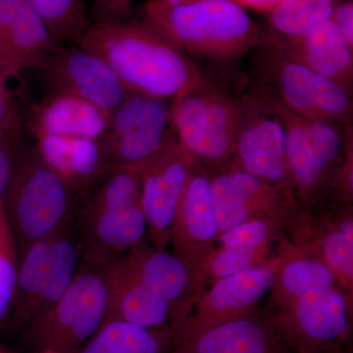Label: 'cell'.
Listing matches in <instances>:
<instances>
[{
  "mask_svg": "<svg viewBox=\"0 0 353 353\" xmlns=\"http://www.w3.org/2000/svg\"><path fill=\"white\" fill-rule=\"evenodd\" d=\"M79 46L108 62L132 94L175 99L194 83L180 48L150 24L97 23Z\"/></svg>",
  "mask_w": 353,
  "mask_h": 353,
  "instance_id": "6da1fadb",
  "label": "cell"
},
{
  "mask_svg": "<svg viewBox=\"0 0 353 353\" xmlns=\"http://www.w3.org/2000/svg\"><path fill=\"white\" fill-rule=\"evenodd\" d=\"M77 194L39 157L36 146L23 143L4 196L19 259L38 241L57 231L76 206Z\"/></svg>",
  "mask_w": 353,
  "mask_h": 353,
  "instance_id": "7a4b0ae2",
  "label": "cell"
},
{
  "mask_svg": "<svg viewBox=\"0 0 353 353\" xmlns=\"http://www.w3.org/2000/svg\"><path fill=\"white\" fill-rule=\"evenodd\" d=\"M281 110L287 127V158L294 197L313 217L331 205L350 150L333 123Z\"/></svg>",
  "mask_w": 353,
  "mask_h": 353,
  "instance_id": "3957f363",
  "label": "cell"
},
{
  "mask_svg": "<svg viewBox=\"0 0 353 353\" xmlns=\"http://www.w3.org/2000/svg\"><path fill=\"white\" fill-rule=\"evenodd\" d=\"M148 23L175 46L190 50L227 52L248 46L256 27L234 0H199L174 4L150 0Z\"/></svg>",
  "mask_w": 353,
  "mask_h": 353,
  "instance_id": "277c9868",
  "label": "cell"
},
{
  "mask_svg": "<svg viewBox=\"0 0 353 353\" xmlns=\"http://www.w3.org/2000/svg\"><path fill=\"white\" fill-rule=\"evenodd\" d=\"M106 305L104 267L83 261L63 296L28 325L23 340L38 352L75 353L101 326Z\"/></svg>",
  "mask_w": 353,
  "mask_h": 353,
  "instance_id": "5b68a950",
  "label": "cell"
},
{
  "mask_svg": "<svg viewBox=\"0 0 353 353\" xmlns=\"http://www.w3.org/2000/svg\"><path fill=\"white\" fill-rule=\"evenodd\" d=\"M211 194L218 232L253 220L282 222L294 245H303L312 233V217L292 196L256 176L227 168L211 176Z\"/></svg>",
  "mask_w": 353,
  "mask_h": 353,
  "instance_id": "8992f818",
  "label": "cell"
},
{
  "mask_svg": "<svg viewBox=\"0 0 353 353\" xmlns=\"http://www.w3.org/2000/svg\"><path fill=\"white\" fill-rule=\"evenodd\" d=\"M238 121L239 106L194 83L172 102L179 143L192 160L213 173L233 161Z\"/></svg>",
  "mask_w": 353,
  "mask_h": 353,
  "instance_id": "52a82bcc",
  "label": "cell"
},
{
  "mask_svg": "<svg viewBox=\"0 0 353 353\" xmlns=\"http://www.w3.org/2000/svg\"><path fill=\"white\" fill-rule=\"evenodd\" d=\"M279 340L299 353H338L352 331V296L338 285L315 290L267 313Z\"/></svg>",
  "mask_w": 353,
  "mask_h": 353,
  "instance_id": "ba28073f",
  "label": "cell"
},
{
  "mask_svg": "<svg viewBox=\"0 0 353 353\" xmlns=\"http://www.w3.org/2000/svg\"><path fill=\"white\" fill-rule=\"evenodd\" d=\"M292 245V241H287L266 263L210 283L189 314L172 323L171 347L219 325L254 314L260 301L270 292L279 267Z\"/></svg>",
  "mask_w": 353,
  "mask_h": 353,
  "instance_id": "9c48e42d",
  "label": "cell"
},
{
  "mask_svg": "<svg viewBox=\"0 0 353 353\" xmlns=\"http://www.w3.org/2000/svg\"><path fill=\"white\" fill-rule=\"evenodd\" d=\"M168 99L132 94L112 111L99 139L106 171L136 166L176 138Z\"/></svg>",
  "mask_w": 353,
  "mask_h": 353,
  "instance_id": "30bf717a",
  "label": "cell"
},
{
  "mask_svg": "<svg viewBox=\"0 0 353 353\" xmlns=\"http://www.w3.org/2000/svg\"><path fill=\"white\" fill-rule=\"evenodd\" d=\"M248 101L239 106L236 150L227 168L256 176L296 199L288 165L287 127L282 112L265 101Z\"/></svg>",
  "mask_w": 353,
  "mask_h": 353,
  "instance_id": "8fae6325",
  "label": "cell"
},
{
  "mask_svg": "<svg viewBox=\"0 0 353 353\" xmlns=\"http://www.w3.org/2000/svg\"><path fill=\"white\" fill-rule=\"evenodd\" d=\"M192 159L174 138L150 159L134 169L141 180V205L148 239L157 250H166L176 208L187 185Z\"/></svg>",
  "mask_w": 353,
  "mask_h": 353,
  "instance_id": "7c38bea8",
  "label": "cell"
},
{
  "mask_svg": "<svg viewBox=\"0 0 353 353\" xmlns=\"http://www.w3.org/2000/svg\"><path fill=\"white\" fill-rule=\"evenodd\" d=\"M37 71L48 92L80 97L109 113L132 95L108 62L80 46H60Z\"/></svg>",
  "mask_w": 353,
  "mask_h": 353,
  "instance_id": "4fadbf2b",
  "label": "cell"
},
{
  "mask_svg": "<svg viewBox=\"0 0 353 353\" xmlns=\"http://www.w3.org/2000/svg\"><path fill=\"white\" fill-rule=\"evenodd\" d=\"M118 260L153 294L176 309V320L189 314L209 285L201 267L175 253L157 250L146 240Z\"/></svg>",
  "mask_w": 353,
  "mask_h": 353,
  "instance_id": "5bb4252c",
  "label": "cell"
},
{
  "mask_svg": "<svg viewBox=\"0 0 353 353\" xmlns=\"http://www.w3.org/2000/svg\"><path fill=\"white\" fill-rule=\"evenodd\" d=\"M77 206V205H76ZM75 219L83 261L104 267L146 240L141 203L102 209L80 208Z\"/></svg>",
  "mask_w": 353,
  "mask_h": 353,
  "instance_id": "9a60e30c",
  "label": "cell"
},
{
  "mask_svg": "<svg viewBox=\"0 0 353 353\" xmlns=\"http://www.w3.org/2000/svg\"><path fill=\"white\" fill-rule=\"evenodd\" d=\"M211 176L212 172L192 160L171 229L174 253L199 267L215 248L219 236L211 194Z\"/></svg>",
  "mask_w": 353,
  "mask_h": 353,
  "instance_id": "2e32d148",
  "label": "cell"
},
{
  "mask_svg": "<svg viewBox=\"0 0 353 353\" xmlns=\"http://www.w3.org/2000/svg\"><path fill=\"white\" fill-rule=\"evenodd\" d=\"M289 240L287 228L280 221H250L220 234L201 268L210 284L266 263Z\"/></svg>",
  "mask_w": 353,
  "mask_h": 353,
  "instance_id": "e0dca14e",
  "label": "cell"
},
{
  "mask_svg": "<svg viewBox=\"0 0 353 353\" xmlns=\"http://www.w3.org/2000/svg\"><path fill=\"white\" fill-rule=\"evenodd\" d=\"M275 83L283 108L301 117L334 123L350 112V99L343 85L299 60H282L276 67Z\"/></svg>",
  "mask_w": 353,
  "mask_h": 353,
  "instance_id": "ac0fdd59",
  "label": "cell"
},
{
  "mask_svg": "<svg viewBox=\"0 0 353 353\" xmlns=\"http://www.w3.org/2000/svg\"><path fill=\"white\" fill-rule=\"evenodd\" d=\"M59 46L24 0H0V68L11 78L37 71Z\"/></svg>",
  "mask_w": 353,
  "mask_h": 353,
  "instance_id": "d6986e66",
  "label": "cell"
},
{
  "mask_svg": "<svg viewBox=\"0 0 353 353\" xmlns=\"http://www.w3.org/2000/svg\"><path fill=\"white\" fill-rule=\"evenodd\" d=\"M108 282V305L102 324L124 322L145 329L170 326L179 312L153 294L119 260L104 266Z\"/></svg>",
  "mask_w": 353,
  "mask_h": 353,
  "instance_id": "ffe728a7",
  "label": "cell"
},
{
  "mask_svg": "<svg viewBox=\"0 0 353 353\" xmlns=\"http://www.w3.org/2000/svg\"><path fill=\"white\" fill-rule=\"evenodd\" d=\"M110 114L80 97L48 92L32 109L29 129L34 138L60 136L99 139L108 130Z\"/></svg>",
  "mask_w": 353,
  "mask_h": 353,
  "instance_id": "44dd1931",
  "label": "cell"
},
{
  "mask_svg": "<svg viewBox=\"0 0 353 353\" xmlns=\"http://www.w3.org/2000/svg\"><path fill=\"white\" fill-rule=\"evenodd\" d=\"M166 353H285V347L268 314H253L208 330Z\"/></svg>",
  "mask_w": 353,
  "mask_h": 353,
  "instance_id": "7402d4cb",
  "label": "cell"
},
{
  "mask_svg": "<svg viewBox=\"0 0 353 353\" xmlns=\"http://www.w3.org/2000/svg\"><path fill=\"white\" fill-rule=\"evenodd\" d=\"M307 245L329 267L341 290L353 294L352 205L325 209L313 216Z\"/></svg>",
  "mask_w": 353,
  "mask_h": 353,
  "instance_id": "603a6c76",
  "label": "cell"
},
{
  "mask_svg": "<svg viewBox=\"0 0 353 353\" xmlns=\"http://www.w3.org/2000/svg\"><path fill=\"white\" fill-rule=\"evenodd\" d=\"M36 139L39 157L76 194L87 190L106 171L99 139L60 136Z\"/></svg>",
  "mask_w": 353,
  "mask_h": 353,
  "instance_id": "cb8c5ba5",
  "label": "cell"
},
{
  "mask_svg": "<svg viewBox=\"0 0 353 353\" xmlns=\"http://www.w3.org/2000/svg\"><path fill=\"white\" fill-rule=\"evenodd\" d=\"M336 285V279L329 267L307 243H292L269 292V308L280 307L308 292Z\"/></svg>",
  "mask_w": 353,
  "mask_h": 353,
  "instance_id": "d4e9b609",
  "label": "cell"
},
{
  "mask_svg": "<svg viewBox=\"0 0 353 353\" xmlns=\"http://www.w3.org/2000/svg\"><path fill=\"white\" fill-rule=\"evenodd\" d=\"M173 338L172 325L150 330L129 323L108 322L75 353H166Z\"/></svg>",
  "mask_w": 353,
  "mask_h": 353,
  "instance_id": "484cf974",
  "label": "cell"
},
{
  "mask_svg": "<svg viewBox=\"0 0 353 353\" xmlns=\"http://www.w3.org/2000/svg\"><path fill=\"white\" fill-rule=\"evenodd\" d=\"M301 44L303 63L320 75L341 83L352 69V46L332 20L323 23Z\"/></svg>",
  "mask_w": 353,
  "mask_h": 353,
  "instance_id": "4316f807",
  "label": "cell"
},
{
  "mask_svg": "<svg viewBox=\"0 0 353 353\" xmlns=\"http://www.w3.org/2000/svg\"><path fill=\"white\" fill-rule=\"evenodd\" d=\"M54 233L32 245L20 259L10 311L21 325L28 326L36 315L37 301L43 285Z\"/></svg>",
  "mask_w": 353,
  "mask_h": 353,
  "instance_id": "83f0119b",
  "label": "cell"
},
{
  "mask_svg": "<svg viewBox=\"0 0 353 353\" xmlns=\"http://www.w3.org/2000/svg\"><path fill=\"white\" fill-rule=\"evenodd\" d=\"M34 11L58 43L79 46L90 30L83 0H24Z\"/></svg>",
  "mask_w": 353,
  "mask_h": 353,
  "instance_id": "f1b7e54d",
  "label": "cell"
},
{
  "mask_svg": "<svg viewBox=\"0 0 353 353\" xmlns=\"http://www.w3.org/2000/svg\"><path fill=\"white\" fill-rule=\"evenodd\" d=\"M338 0H290L270 11L273 27L290 39H301L332 19Z\"/></svg>",
  "mask_w": 353,
  "mask_h": 353,
  "instance_id": "f546056e",
  "label": "cell"
},
{
  "mask_svg": "<svg viewBox=\"0 0 353 353\" xmlns=\"http://www.w3.org/2000/svg\"><path fill=\"white\" fill-rule=\"evenodd\" d=\"M19 253L7 218L4 199L0 201V324L11 309L18 270Z\"/></svg>",
  "mask_w": 353,
  "mask_h": 353,
  "instance_id": "4dcf8cb0",
  "label": "cell"
},
{
  "mask_svg": "<svg viewBox=\"0 0 353 353\" xmlns=\"http://www.w3.org/2000/svg\"><path fill=\"white\" fill-rule=\"evenodd\" d=\"M23 143L22 125L0 132V201L4 199L8 189Z\"/></svg>",
  "mask_w": 353,
  "mask_h": 353,
  "instance_id": "1f68e13d",
  "label": "cell"
},
{
  "mask_svg": "<svg viewBox=\"0 0 353 353\" xmlns=\"http://www.w3.org/2000/svg\"><path fill=\"white\" fill-rule=\"evenodd\" d=\"M11 77L0 68V132L22 125L17 103L8 82Z\"/></svg>",
  "mask_w": 353,
  "mask_h": 353,
  "instance_id": "d6a6232c",
  "label": "cell"
},
{
  "mask_svg": "<svg viewBox=\"0 0 353 353\" xmlns=\"http://www.w3.org/2000/svg\"><path fill=\"white\" fill-rule=\"evenodd\" d=\"M331 20L347 39L348 43L353 46V3L352 0L336 6Z\"/></svg>",
  "mask_w": 353,
  "mask_h": 353,
  "instance_id": "836d02e7",
  "label": "cell"
},
{
  "mask_svg": "<svg viewBox=\"0 0 353 353\" xmlns=\"http://www.w3.org/2000/svg\"><path fill=\"white\" fill-rule=\"evenodd\" d=\"M241 6L252 7L259 10L271 11L290 0H234Z\"/></svg>",
  "mask_w": 353,
  "mask_h": 353,
  "instance_id": "e575fe53",
  "label": "cell"
},
{
  "mask_svg": "<svg viewBox=\"0 0 353 353\" xmlns=\"http://www.w3.org/2000/svg\"><path fill=\"white\" fill-rule=\"evenodd\" d=\"M157 1L169 2V3L180 4L189 3V2L199 1V0H157Z\"/></svg>",
  "mask_w": 353,
  "mask_h": 353,
  "instance_id": "d590c367",
  "label": "cell"
},
{
  "mask_svg": "<svg viewBox=\"0 0 353 353\" xmlns=\"http://www.w3.org/2000/svg\"><path fill=\"white\" fill-rule=\"evenodd\" d=\"M38 353H60V352H55V350H41V352H39Z\"/></svg>",
  "mask_w": 353,
  "mask_h": 353,
  "instance_id": "8d00e7d4",
  "label": "cell"
},
{
  "mask_svg": "<svg viewBox=\"0 0 353 353\" xmlns=\"http://www.w3.org/2000/svg\"><path fill=\"white\" fill-rule=\"evenodd\" d=\"M0 353H2V352H0Z\"/></svg>",
  "mask_w": 353,
  "mask_h": 353,
  "instance_id": "74e56055",
  "label": "cell"
}]
</instances>
